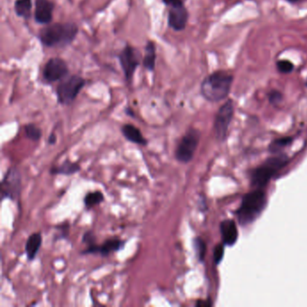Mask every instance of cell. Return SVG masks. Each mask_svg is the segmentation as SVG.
<instances>
[{
	"label": "cell",
	"instance_id": "9c48e42d",
	"mask_svg": "<svg viewBox=\"0 0 307 307\" xmlns=\"http://www.w3.org/2000/svg\"><path fill=\"white\" fill-rule=\"evenodd\" d=\"M119 61L127 81H131L134 77L135 69L141 62V53L135 48L127 45L120 52Z\"/></svg>",
	"mask_w": 307,
	"mask_h": 307
},
{
	"label": "cell",
	"instance_id": "cb8c5ba5",
	"mask_svg": "<svg viewBox=\"0 0 307 307\" xmlns=\"http://www.w3.org/2000/svg\"><path fill=\"white\" fill-rule=\"evenodd\" d=\"M277 68L281 73H289L294 69V65L291 62L283 60V61H278L277 62Z\"/></svg>",
	"mask_w": 307,
	"mask_h": 307
},
{
	"label": "cell",
	"instance_id": "5b68a950",
	"mask_svg": "<svg viewBox=\"0 0 307 307\" xmlns=\"http://www.w3.org/2000/svg\"><path fill=\"white\" fill-rule=\"evenodd\" d=\"M200 134L195 129H189L187 134L181 138L175 151V158L178 162L186 164L191 161L198 146Z\"/></svg>",
	"mask_w": 307,
	"mask_h": 307
},
{
	"label": "cell",
	"instance_id": "ba28073f",
	"mask_svg": "<svg viewBox=\"0 0 307 307\" xmlns=\"http://www.w3.org/2000/svg\"><path fill=\"white\" fill-rule=\"evenodd\" d=\"M233 114L234 107L231 100L225 102L218 110L214 120V134L218 141H224L226 139Z\"/></svg>",
	"mask_w": 307,
	"mask_h": 307
},
{
	"label": "cell",
	"instance_id": "ffe728a7",
	"mask_svg": "<svg viewBox=\"0 0 307 307\" xmlns=\"http://www.w3.org/2000/svg\"><path fill=\"white\" fill-rule=\"evenodd\" d=\"M104 201V194L101 191L89 192L84 197V205L87 209H91Z\"/></svg>",
	"mask_w": 307,
	"mask_h": 307
},
{
	"label": "cell",
	"instance_id": "e0dca14e",
	"mask_svg": "<svg viewBox=\"0 0 307 307\" xmlns=\"http://www.w3.org/2000/svg\"><path fill=\"white\" fill-rule=\"evenodd\" d=\"M80 170V166L76 162H73L67 160L65 162L62 163L60 166H55L50 170V173L51 175H65L70 176L73 174H76Z\"/></svg>",
	"mask_w": 307,
	"mask_h": 307
},
{
	"label": "cell",
	"instance_id": "ac0fdd59",
	"mask_svg": "<svg viewBox=\"0 0 307 307\" xmlns=\"http://www.w3.org/2000/svg\"><path fill=\"white\" fill-rule=\"evenodd\" d=\"M156 46L154 42L150 41L145 46V55L143 58V67L148 70H153L155 68Z\"/></svg>",
	"mask_w": 307,
	"mask_h": 307
},
{
	"label": "cell",
	"instance_id": "8fae6325",
	"mask_svg": "<svg viewBox=\"0 0 307 307\" xmlns=\"http://www.w3.org/2000/svg\"><path fill=\"white\" fill-rule=\"evenodd\" d=\"M188 12L181 0H176L170 5L168 23L170 28L175 31H182L188 23Z\"/></svg>",
	"mask_w": 307,
	"mask_h": 307
},
{
	"label": "cell",
	"instance_id": "f1b7e54d",
	"mask_svg": "<svg viewBox=\"0 0 307 307\" xmlns=\"http://www.w3.org/2000/svg\"><path fill=\"white\" fill-rule=\"evenodd\" d=\"M175 1H176V0H163L164 4L168 5V6H170V5L172 4Z\"/></svg>",
	"mask_w": 307,
	"mask_h": 307
},
{
	"label": "cell",
	"instance_id": "d4e9b609",
	"mask_svg": "<svg viewBox=\"0 0 307 307\" xmlns=\"http://www.w3.org/2000/svg\"><path fill=\"white\" fill-rule=\"evenodd\" d=\"M224 254V248L223 244H219L215 247V249L213 250V260L214 263L218 264L220 262Z\"/></svg>",
	"mask_w": 307,
	"mask_h": 307
},
{
	"label": "cell",
	"instance_id": "7c38bea8",
	"mask_svg": "<svg viewBox=\"0 0 307 307\" xmlns=\"http://www.w3.org/2000/svg\"><path fill=\"white\" fill-rule=\"evenodd\" d=\"M124 246V242L118 238H111L106 240L102 245L98 244H92V245L87 246L86 249L81 251L82 255H87V254H99L103 257H106L110 255L111 253L118 251L122 249Z\"/></svg>",
	"mask_w": 307,
	"mask_h": 307
},
{
	"label": "cell",
	"instance_id": "d6986e66",
	"mask_svg": "<svg viewBox=\"0 0 307 307\" xmlns=\"http://www.w3.org/2000/svg\"><path fill=\"white\" fill-rule=\"evenodd\" d=\"M32 8H33L32 0H16L15 1V14L20 17L25 19H30L31 13H32Z\"/></svg>",
	"mask_w": 307,
	"mask_h": 307
},
{
	"label": "cell",
	"instance_id": "4fadbf2b",
	"mask_svg": "<svg viewBox=\"0 0 307 307\" xmlns=\"http://www.w3.org/2000/svg\"><path fill=\"white\" fill-rule=\"evenodd\" d=\"M55 4L51 0H37L34 19L37 23L49 25L52 20Z\"/></svg>",
	"mask_w": 307,
	"mask_h": 307
},
{
	"label": "cell",
	"instance_id": "484cf974",
	"mask_svg": "<svg viewBox=\"0 0 307 307\" xmlns=\"http://www.w3.org/2000/svg\"><path fill=\"white\" fill-rule=\"evenodd\" d=\"M268 99L271 104L273 105H278L283 99V96L281 93L278 91H272L270 93L268 94Z\"/></svg>",
	"mask_w": 307,
	"mask_h": 307
},
{
	"label": "cell",
	"instance_id": "83f0119b",
	"mask_svg": "<svg viewBox=\"0 0 307 307\" xmlns=\"http://www.w3.org/2000/svg\"><path fill=\"white\" fill-rule=\"evenodd\" d=\"M56 141H57V136L55 135V134H51L49 138H48V143L49 145H55L56 143Z\"/></svg>",
	"mask_w": 307,
	"mask_h": 307
},
{
	"label": "cell",
	"instance_id": "7402d4cb",
	"mask_svg": "<svg viewBox=\"0 0 307 307\" xmlns=\"http://www.w3.org/2000/svg\"><path fill=\"white\" fill-rule=\"evenodd\" d=\"M195 254L200 261H202L206 255V245L205 242L201 238H195L194 242Z\"/></svg>",
	"mask_w": 307,
	"mask_h": 307
},
{
	"label": "cell",
	"instance_id": "4dcf8cb0",
	"mask_svg": "<svg viewBox=\"0 0 307 307\" xmlns=\"http://www.w3.org/2000/svg\"><path fill=\"white\" fill-rule=\"evenodd\" d=\"M306 86H307V82H306Z\"/></svg>",
	"mask_w": 307,
	"mask_h": 307
},
{
	"label": "cell",
	"instance_id": "44dd1931",
	"mask_svg": "<svg viewBox=\"0 0 307 307\" xmlns=\"http://www.w3.org/2000/svg\"><path fill=\"white\" fill-rule=\"evenodd\" d=\"M25 132H26V136L31 141H38L42 137V130L33 123L26 124L25 127Z\"/></svg>",
	"mask_w": 307,
	"mask_h": 307
},
{
	"label": "cell",
	"instance_id": "30bf717a",
	"mask_svg": "<svg viewBox=\"0 0 307 307\" xmlns=\"http://www.w3.org/2000/svg\"><path fill=\"white\" fill-rule=\"evenodd\" d=\"M69 73L66 62L61 58H51L44 66L43 76L48 83H53L63 80Z\"/></svg>",
	"mask_w": 307,
	"mask_h": 307
},
{
	"label": "cell",
	"instance_id": "8992f818",
	"mask_svg": "<svg viewBox=\"0 0 307 307\" xmlns=\"http://www.w3.org/2000/svg\"><path fill=\"white\" fill-rule=\"evenodd\" d=\"M22 177L16 168H11L7 171L1 182V199H10L17 201L21 195Z\"/></svg>",
	"mask_w": 307,
	"mask_h": 307
},
{
	"label": "cell",
	"instance_id": "5bb4252c",
	"mask_svg": "<svg viewBox=\"0 0 307 307\" xmlns=\"http://www.w3.org/2000/svg\"><path fill=\"white\" fill-rule=\"evenodd\" d=\"M220 230L224 244L228 246L233 245L238 239V230L234 222L231 220L222 222Z\"/></svg>",
	"mask_w": 307,
	"mask_h": 307
},
{
	"label": "cell",
	"instance_id": "2e32d148",
	"mask_svg": "<svg viewBox=\"0 0 307 307\" xmlns=\"http://www.w3.org/2000/svg\"><path fill=\"white\" fill-rule=\"evenodd\" d=\"M43 237L39 232H34L30 235L26 243V253L27 260H33L35 259L39 249L42 247Z\"/></svg>",
	"mask_w": 307,
	"mask_h": 307
},
{
	"label": "cell",
	"instance_id": "603a6c76",
	"mask_svg": "<svg viewBox=\"0 0 307 307\" xmlns=\"http://www.w3.org/2000/svg\"><path fill=\"white\" fill-rule=\"evenodd\" d=\"M290 142H291V139L290 138L278 139V140H276V141L272 142V145L269 146V150L272 152H278L282 148H284L286 145H288Z\"/></svg>",
	"mask_w": 307,
	"mask_h": 307
},
{
	"label": "cell",
	"instance_id": "9a60e30c",
	"mask_svg": "<svg viewBox=\"0 0 307 307\" xmlns=\"http://www.w3.org/2000/svg\"><path fill=\"white\" fill-rule=\"evenodd\" d=\"M121 131H122L123 137L125 138L127 141H131L135 145H141V146H145L148 143V141L143 137L140 129L133 124H130V123L124 124L121 128Z\"/></svg>",
	"mask_w": 307,
	"mask_h": 307
},
{
	"label": "cell",
	"instance_id": "4316f807",
	"mask_svg": "<svg viewBox=\"0 0 307 307\" xmlns=\"http://www.w3.org/2000/svg\"><path fill=\"white\" fill-rule=\"evenodd\" d=\"M82 242L84 243H86L88 245H92L96 243V237H95L94 233L92 231H87L84 233L83 239H82Z\"/></svg>",
	"mask_w": 307,
	"mask_h": 307
},
{
	"label": "cell",
	"instance_id": "52a82bcc",
	"mask_svg": "<svg viewBox=\"0 0 307 307\" xmlns=\"http://www.w3.org/2000/svg\"><path fill=\"white\" fill-rule=\"evenodd\" d=\"M285 163H286V159L284 156H278L268 159L264 165L253 171L252 176H251L252 184L259 188L265 186L271 177L274 176L276 172L285 165Z\"/></svg>",
	"mask_w": 307,
	"mask_h": 307
},
{
	"label": "cell",
	"instance_id": "277c9868",
	"mask_svg": "<svg viewBox=\"0 0 307 307\" xmlns=\"http://www.w3.org/2000/svg\"><path fill=\"white\" fill-rule=\"evenodd\" d=\"M85 84L86 80L79 75H73L61 80L56 89L59 103L62 105H70L80 94Z\"/></svg>",
	"mask_w": 307,
	"mask_h": 307
},
{
	"label": "cell",
	"instance_id": "3957f363",
	"mask_svg": "<svg viewBox=\"0 0 307 307\" xmlns=\"http://www.w3.org/2000/svg\"><path fill=\"white\" fill-rule=\"evenodd\" d=\"M266 203V195L261 190H256L246 195L237 212L240 223L244 225L252 223L261 213Z\"/></svg>",
	"mask_w": 307,
	"mask_h": 307
},
{
	"label": "cell",
	"instance_id": "6da1fadb",
	"mask_svg": "<svg viewBox=\"0 0 307 307\" xmlns=\"http://www.w3.org/2000/svg\"><path fill=\"white\" fill-rule=\"evenodd\" d=\"M79 27L74 23H56L41 30L39 39L46 47H65L75 40Z\"/></svg>",
	"mask_w": 307,
	"mask_h": 307
},
{
	"label": "cell",
	"instance_id": "f546056e",
	"mask_svg": "<svg viewBox=\"0 0 307 307\" xmlns=\"http://www.w3.org/2000/svg\"><path fill=\"white\" fill-rule=\"evenodd\" d=\"M286 1H288L290 3H296L298 0H286Z\"/></svg>",
	"mask_w": 307,
	"mask_h": 307
},
{
	"label": "cell",
	"instance_id": "7a4b0ae2",
	"mask_svg": "<svg viewBox=\"0 0 307 307\" xmlns=\"http://www.w3.org/2000/svg\"><path fill=\"white\" fill-rule=\"evenodd\" d=\"M233 76L224 70H217L206 77L201 84V94L210 102L227 98L231 91Z\"/></svg>",
	"mask_w": 307,
	"mask_h": 307
}]
</instances>
